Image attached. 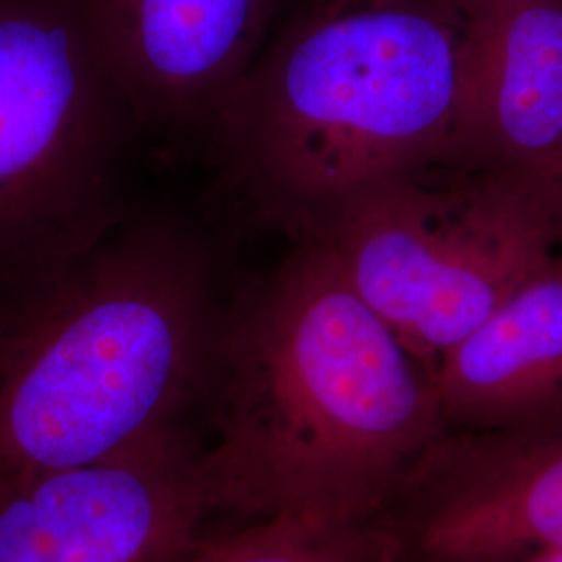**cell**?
I'll list each match as a JSON object with an SVG mask.
<instances>
[{"instance_id":"1","label":"cell","mask_w":562,"mask_h":562,"mask_svg":"<svg viewBox=\"0 0 562 562\" xmlns=\"http://www.w3.org/2000/svg\"><path fill=\"white\" fill-rule=\"evenodd\" d=\"M223 308L202 477L215 513L382 519L446 434L434 375L315 241Z\"/></svg>"},{"instance_id":"2","label":"cell","mask_w":562,"mask_h":562,"mask_svg":"<svg viewBox=\"0 0 562 562\" xmlns=\"http://www.w3.org/2000/svg\"><path fill=\"white\" fill-rule=\"evenodd\" d=\"M222 315L206 244L169 217L0 271V485L181 423L209 390Z\"/></svg>"},{"instance_id":"3","label":"cell","mask_w":562,"mask_h":562,"mask_svg":"<svg viewBox=\"0 0 562 562\" xmlns=\"http://www.w3.org/2000/svg\"><path fill=\"white\" fill-rule=\"evenodd\" d=\"M461 0H317L271 34L209 123L225 192L288 232L334 202L452 162Z\"/></svg>"},{"instance_id":"4","label":"cell","mask_w":562,"mask_h":562,"mask_svg":"<svg viewBox=\"0 0 562 562\" xmlns=\"http://www.w3.org/2000/svg\"><path fill=\"white\" fill-rule=\"evenodd\" d=\"M285 234L323 246L434 380L443 357L562 250L517 181L454 162L375 183Z\"/></svg>"},{"instance_id":"5","label":"cell","mask_w":562,"mask_h":562,"mask_svg":"<svg viewBox=\"0 0 562 562\" xmlns=\"http://www.w3.org/2000/svg\"><path fill=\"white\" fill-rule=\"evenodd\" d=\"M132 121L76 0H0V271L71 259L125 220Z\"/></svg>"},{"instance_id":"6","label":"cell","mask_w":562,"mask_h":562,"mask_svg":"<svg viewBox=\"0 0 562 562\" xmlns=\"http://www.w3.org/2000/svg\"><path fill=\"white\" fill-rule=\"evenodd\" d=\"M183 423L80 467L0 485V562H183L215 513Z\"/></svg>"},{"instance_id":"7","label":"cell","mask_w":562,"mask_h":562,"mask_svg":"<svg viewBox=\"0 0 562 562\" xmlns=\"http://www.w3.org/2000/svg\"><path fill=\"white\" fill-rule=\"evenodd\" d=\"M406 562H522L562 552V413L446 431L385 513Z\"/></svg>"},{"instance_id":"8","label":"cell","mask_w":562,"mask_h":562,"mask_svg":"<svg viewBox=\"0 0 562 562\" xmlns=\"http://www.w3.org/2000/svg\"><path fill=\"white\" fill-rule=\"evenodd\" d=\"M134 121L209 125L273 34L280 0H76Z\"/></svg>"},{"instance_id":"9","label":"cell","mask_w":562,"mask_h":562,"mask_svg":"<svg viewBox=\"0 0 562 562\" xmlns=\"http://www.w3.org/2000/svg\"><path fill=\"white\" fill-rule=\"evenodd\" d=\"M562 148V0L467 7L454 165L506 178Z\"/></svg>"},{"instance_id":"10","label":"cell","mask_w":562,"mask_h":562,"mask_svg":"<svg viewBox=\"0 0 562 562\" xmlns=\"http://www.w3.org/2000/svg\"><path fill=\"white\" fill-rule=\"evenodd\" d=\"M446 431H485L562 413V250L436 369Z\"/></svg>"},{"instance_id":"11","label":"cell","mask_w":562,"mask_h":562,"mask_svg":"<svg viewBox=\"0 0 562 562\" xmlns=\"http://www.w3.org/2000/svg\"><path fill=\"white\" fill-rule=\"evenodd\" d=\"M183 562L406 561L401 536L385 517L362 522L271 517L209 533Z\"/></svg>"},{"instance_id":"12","label":"cell","mask_w":562,"mask_h":562,"mask_svg":"<svg viewBox=\"0 0 562 562\" xmlns=\"http://www.w3.org/2000/svg\"><path fill=\"white\" fill-rule=\"evenodd\" d=\"M510 180L517 181L538 204V209L552 225L562 246V148L538 171L525 178H510Z\"/></svg>"},{"instance_id":"13","label":"cell","mask_w":562,"mask_h":562,"mask_svg":"<svg viewBox=\"0 0 562 562\" xmlns=\"http://www.w3.org/2000/svg\"><path fill=\"white\" fill-rule=\"evenodd\" d=\"M522 562H562V552H557V554H543V557H536V559H529V561Z\"/></svg>"},{"instance_id":"14","label":"cell","mask_w":562,"mask_h":562,"mask_svg":"<svg viewBox=\"0 0 562 562\" xmlns=\"http://www.w3.org/2000/svg\"><path fill=\"white\" fill-rule=\"evenodd\" d=\"M334 2H394V0H334Z\"/></svg>"},{"instance_id":"15","label":"cell","mask_w":562,"mask_h":562,"mask_svg":"<svg viewBox=\"0 0 562 562\" xmlns=\"http://www.w3.org/2000/svg\"><path fill=\"white\" fill-rule=\"evenodd\" d=\"M464 7H475V4H480V2H485V0H461Z\"/></svg>"}]
</instances>
